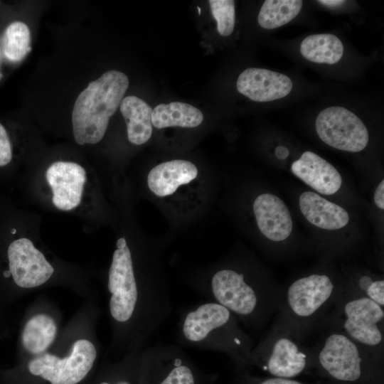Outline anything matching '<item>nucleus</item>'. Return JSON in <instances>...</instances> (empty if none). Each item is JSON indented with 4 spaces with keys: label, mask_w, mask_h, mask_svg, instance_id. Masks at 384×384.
Segmentation results:
<instances>
[{
    "label": "nucleus",
    "mask_w": 384,
    "mask_h": 384,
    "mask_svg": "<svg viewBox=\"0 0 384 384\" xmlns=\"http://www.w3.org/2000/svg\"><path fill=\"white\" fill-rule=\"evenodd\" d=\"M97 355L91 341L79 339L68 356L43 353L28 361L26 370L31 377L48 384H80L92 370Z\"/></svg>",
    "instance_id": "6"
},
{
    "label": "nucleus",
    "mask_w": 384,
    "mask_h": 384,
    "mask_svg": "<svg viewBox=\"0 0 384 384\" xmlns=\"http://www.w3.org/2000/svg\"><path fill=\"white\" fill-rule=\"evenodd\" d=\"M53 205L61 210H70L81 202L86 172L80 164L70 161H55L46 172Z\"/></svg>",
    "instance_id": "13"
},
{
    "label": "nucleus",
    "mask_w": 384,
    "mask_h": 384,
    "mask_svg": "<svg viewBox=\"0 0 384 384\" xmlns=\"http://www.w3.org/2000/svg\"><path fill=\"white\" fill-rule=\"evenodd\" d=\"M257 226L268 239L279 242L287 239L292 230V220L289 209L277 196L263 193L253 203Z\"/></svg>",
    "instance_id": "15"
},
{
    "label": "nucleus",
    "mask_w": 384,
    "mask_h": 384,
    "mask_svg": "<svg viewBox=\"0 0 384 384\" xmlns=\"http://www.w3.org/2000/svg\"><path fill=\"white\" fill-rule=\"evenodd\" d=\"M198 175L197 167L191 161L176 159L154 166L147 176L149 189L157 196L171 195L183 184L188 183Z\"/></svg>",
    "instance_id": "17"
},
{
    "label": "nucleus",
    "mask_w": 384,
    "mask_h": 384,
    "mask_svg": "<svg viewBox=\"0 0 384 384\" xmlns=\"http://www.w3.org/2000/svg\"><path fill=\"white\" fill-rule=\"evenodd\" d=\"M300 53L309 61L332 65L341 59L343 46L340 39L333 34H313L302 41Z\"/></svg>",
    "instance_id": "22"
},
{
    "label": "nucleus",
    "mask_w": 384,
    "mask_h": 384,
    "mask_svg": "<svg viewBox=\"0 0 384 384\" xmlns=\"http://www.w3.org/2000/svg\"><path fill=\"white\" fill-rule=\"evenodd\" d=\"M211 14L217 21V30L223 36H230L235 26V1L233 0H210Z\"/></svg>",
    "instance_id": "26"
},
{
    "label": "nucleus",
    "mask_w": 384,
    "mask_h": 384,
    "mask_svg": "<svg viewBox=\"0 0 384 384\" xmlns=\"http://www.w3.org/2000/svg\"><path fill=\"white\" fill-rule=\"evenodd\" d=\"M292 81L278 72L249 68L239 75L238 91L255 102H270L286 97L292 89Z\"/></svg>",
    "instance_id": "14"
},
{
    "label": "nucleus",
    "mask_w": 384,
    "mask_h": 384,
    "mask_svg": "<svg viewBox=\"0 0 384 384\" xmlns=\"http://www.w3.org/2000/svg\"><path fill=\"white\" fill-rule=\"evenodd\" d=\"M203 115L196 107L181 102L159 104L152 110L151 122L158 129L170 127L193 128L200 125Z\"/></svg>",
    "instance_id": "20"
},
{
    "label": "nucleus",
    "mask_w": 384,
    "mask_h": 384,
    "mask_svg": "<svg viewBox=\"0 0 384 384\" xmlns=\"http://www.w3.org/2000/svg\"><path fill=\"white\" fill-rule=\"evenodd\" d=\"M9 273L16 285L33 288L46 282L54 272L43 254L28 238L13 241L8 247Z\"/></svg>",
    "instance_id": "12"
},
{
    "label": "nucleus",
    "mask_w": 384,
    "mask_h": 384,
    "mask_svg": "<svg viewBox=\"0 0 384 384\" xmlns=\"http://www.w3.org/2000/svg\"><path fill=\"white\" fill-rule=\"evenodd\" d=\"M116 245L108 272L110 314L117 325L127 327L132 343L140 348L171 315V294L159 278L137 279L124 238H119Z\"/></svg>",
    "instance_id": "1"
},
{
    "label": "nucleus",
    "mask_w": 384,
    "mask_h": 384,
    "mask_svg": "<svg viewBox=\"0 0 384 384\" xmlns=\"http://www.w3.org/2000/svg\"><path fill=\"white\" fill-rule=\"evenodd\" d=\"M31 32L28 26L21 21H14L5 30L3 37V52L11 62L21 61L31 50Z\"/></svg>",
    "instance_id": "24"
},
{
    "label": "nucleus",
    "mask_w": 384,
    "mask_h": 384,
    "mask_svg": "<svg viewBox=\"0 0 384 384\" xmlns=\"http://www.w3.org/2000/svg\"><path fill=\"white\" fill-rule=\"evenodd\" d=\"M12 159L11 142L4 127L0 123V166L7 165Z\"/></svg>",
    "instance_id": "28"
},
{
    "label": "nucleus",
    "mask_w": 384,
    "mask_h": 384,
    "mask_svg": "<svg viewBox=\"0 0 384 384\" xmlns=\"http://www.w3.org/2000/svg\"><path fill=\"white\" fill-rule=\"evenodd\" d=\"M309 353L292 336L279 333L269 336L255 346L248 363L260 365L275 378H291L305 369Z\"/></svg>",
    "instance_id": "8"
},
{
    "label": "nucleus",
    "mask_w": 384,
    "mask_h": 384,
    "mask_svg": "<svg viewBox=\"0 0 384 384\" xmlns=\"http://www.w3.org/2000/svg\"><path fill=\"white\" fill-rule=\"evenodd\" d=\"M196 289L208 301L225 306L239 322L249 328L260 326L267 318L270 294L247 281L243 272L229 268L220 269Z\"/></svg>",
    "instance_id": "4"
},
{
    "label": "nucleus",
    "mask_w": 384,
    "mask_h": 384,
    "mask_svg": "<svg viewBox=\"0 0 384 384\" xmlns=\"http://www.w3.org/2000/svg\"><path fill=\"white\" fill-rule=\"evenodd\" d=\"M1 75L0 74V78H1Z\"/></svg>",
    "instance_id": "35"
},
{
    "label": "nucleus",
    "mask_w": 384,
    "mask_h": 384,
    "mask_svg": "<svg viewBox=\"0 0 384 384\" xmlns=\"http://www.w3.org/2000/svg\"><path fill=\"white\" fill-rule=\"evenodd\" d=\"M215 375L198 368L178 346L155 345L142 351V384H213Z\"/></svg>",
    "instance_id": "5"
},
{
    "label": "nucleus",
    "mask_w": 384,
    "mask_h": 384,
    "mask_svg": "<svg viewBox=\"0 0 384 384\" xmlns=\"http://www.w3.org/2000/svg\"><path fill=\"white\" fill-rule=\"evenodd\" d=\"M314 353L321 368L332 378L341 381H356L362 375L367 353H373L361 346L341 330L328 333Z\"/></svg>",
    "instance_id": "9"
},
{
    "label": "nucleus",
    "mask_w": 384,
    "mask_h": 384,
    "mask_svg": "<svg viewBox=\"0 0 384 384\" xmlns=\"http://www.w3.org/2000/svg\"><path fill=\"white\" fill-rule=\"evenodd\" d=\"M319 3L328 6H337L342 4L344 1L341 0H320Z\"/></svg>",
    "instance_id": "32"
},
{
    "label": "nucleus",
    "mask_w": 384,
    "mask_h": 384,
    "mask_svg": "<svg viewBox=\"0 0 384 384\" xmlns=\"http://www.w3.org/2000/svg\"><path fill=\"white\" fill-rule=\"evenodd\" d=\"M299 208L306 220L320 228L338 230L349 221L348 213L344 208L314 192L306 191L301 194Z\"/></svg>",
    "instance_id": "18"
},
{
    "label": "nucleus",
    "mask_w": 384,
    "mask_h": 384,
    "mask_svg": "<svg viewBox=\"0 0 384 384\" xmlns=\"http://www.w3.org/2000/svg\"><path fill=\"white\" fill-rule=\"evenodd\" d=\"M319 138L339 150L358 152L368 142V132L361 119L351 111L340 106L322 110L315 122Z\"/></svg>",
    "instance_id": "10"
},
{
    "label": "nucleus",
    "mask_w": 384,
    "mask_h": 384,
    "mask_svg": "<svg viewBox=\"0 0 384 384\" xmlns=\"http://www.w3.org/2000/svg\"><path fill=\"white\" fill-rule=\"evenodd\" d=\"M11 233H16V230H12Z\"/></svg>",
    "instance_id": "34"
},
{
    "label": "nucleus",
    "mask_w": 384,
    "mask_h": 384,
    "mask_svg": "<svg viewBox=\"0 0 384 384\" xmlns=\"http://www.w3.org/2000/svg\"><path fill=\"white\" fill-rule=\"evenodd\" d=\"M257 384H303L290 378H271L261 380Z\"/></svg>",
    "instance_id": "30"
},
{
    "label": "nucleus",
    "mask_w": 384,
    "mask_h": 384,
    "mask_svg": "<svg viewBox=\"0 0 384 384\" xmlns=\"http://www.w3.org/2000/svg\"><path fill=\"white\" fill-rule=\"evenodd\" d=\"M128 87V77L112 70L90 82L80 92L72 112L73 132L78 144H95L102 140L110 118L120 105Z\"/></svg>",
    "instance_id": "3"
},
{
    "label": "nucleus",
    "mask_w": 384,
    "mask_h": 384,
    "mask_svg": "<svg viewBox=\"0 0 384 384\" xmlns=\"http://www.w3.org/2000/svg\"><path fill=\"white\" fill-rule=\"evenodd\" d=\"M176 339L191 348L223 353L239 365L248 363L253 340L225 306L208 301L181 312Z\"/></svg>",
    "instance_id": "2"
},
{
    "label": "nucleus",
    "mask_w": 384,
    "mask_h": 384,
    "mask_svg": "<svg viewBox=\"0 0 384 384\" xmlns=\"http://www.w3.org/2000/svg\"><path fill=\"white\" fill-rule=\"evenodd\" d=\"M338 318L341 330L354 341L373 353L383 346V306L356 294L346 298L341 304Z\"/></svg>",
    "instance_id": "7"
},
{
    "label": "nucleus",
    "mask_w": 384,
    "mask_h": 384,
    "mask_svg": "<svg viewBox=\"0 0 384 384\" xmlns=\"http://www.w3.org/2000/svg\"><path fill=\"white\" fill-rule=\"evenodd\" d=\"M289 149L284 146H278L275 149V155L279 159H285L289 156Z\"/></svg>",
    "instance_id": "31"
},
{
    "label": "nucleus",
    "mask_w": 384,
    "mask_h": 384,
    "mask_svg": "<svg viewBox=\"0 0 384 384\" xmlns=\"http://www.w3.org/2000/svg\"><path fill=\"white\" fill-rule=\"evenodd\" d=\"M57 326L52 317L38 314L31 317L23 326L21 342L26 351L40 356L53 342Z\"/></svg>",
    "instance_id": "21"
},
{
    "label": "nucleus",
    "mask_w": 384,
    "mask_h": 384,
    "mask_svg": "<svg viewBox=\"0 0 384 384\" xmlns=\"http://www.w3.org/2000/svg\"><path fill=\"white\" fill-rule=\"evenodd\" d=\"M357 287L360 293L356 295L367 297L384 306L383 279H373L370 276L363 275L357 281Z\"/></svg>",
    "instance_id": "27"
},
{
    "label": "nucleus",
    "mask_w": 384,
    "mask_h": 384,
    "mask_svg": "<svg viewBox=\"0 0 384 384\" xmlns=\"http://www.w3.org/2000/svg\"><path fill=\"white\" fill-rule=\"evenodd\" d=\"M291 171L308 186L324 195L335 193L342 183L341 176L336 168L310 151H304L292 163Z\"/></svg>",
    "instance_id": "16"
},
{
    "label": "nucleus",
    "mask_w": 384,
    "mask_h": 384,
    "mask_svg": "<svg viewBox=\"0 0 384 384\" xmlns=\"http://www.w3.org/2000/svg\"><path fill=\"white\" fill-rule=\"evenodd\" d=\"M374 201L379 208L384 209V181L380 183L375 191Z\"/></svg>",
    "instance_id": "29"
},
{
    "label": "nucleus",
    "mask_w": 384,
    "mask_h": 384,
    "mask_svg": "<svg viewBox=\"0 0 384 384\" xmlns=\"http://www.w3.org/2000/svg\"><path fill=\"white\" fill-rule=\"evenodd\" d=\"M142 351L139 350L130 361L114 368L97 384H142Z\"/></svg>",
    "instance_id": "25"
},
{
    "label": "nucleus",
    "mask_w": 384,
    "mask_h": 384,
    "mask_svg": "<svg viewBox=\"0 0 384 384\" xmlns=\"http://www.w3.org/2000/svg\"><path fill=\"white\" fill-rule=\"evenodd\" d=\"M338 295L331 278L312 274L293 282L284 294V304L290 316L299 321L316 317Z\"/></svg>",
    "instance_id": "11"
},
{
    "label": "nucleus",
    "mask_w": 384,
    "mask_h": 384,
    "mask_svg": "<svg viewBox=\"0 0 384 384\" xmlns=\"http://www.w3.org/2000/svg\"><path fill=\"white\" fill-rule=\"evenodd\" d=\"M127 124L128 140L135 145L146 143L152 134V109L143 100L129 95L124 97L119 105Z\"/></svg>",
    "instance_id": "19"
},
{
    "label": "nucleus",
    "mask_w": 384,
    "mask_h": 384,
    "mask_svg": "<svg viewBox=\"0 0 384 384\" xmlns=\"http://www.w3.org/2000/svg\"><path fill=\"white\" fill-rule=\"evenodd\" d=\"M300 0H266L260 10L257 21L265 29H274L294 18L302 7Z\"/></svg>",
    "instance_id": "23"
},
{
    "label": "nucleus",
    "mask_w": 384,
    "mask_h": 384,
    "mask_svg": "<svg viewBox=\"0 0 384 384\" xmlns=\"http://www.w3.org/2000/svg\"><path fill=\"white\" fill-rule=\"evenodd\" d=\"M197 9H198V14L201 15V8L197 7Z\"/></svg>",
    "instance_id": "33"
}]
</instances>
